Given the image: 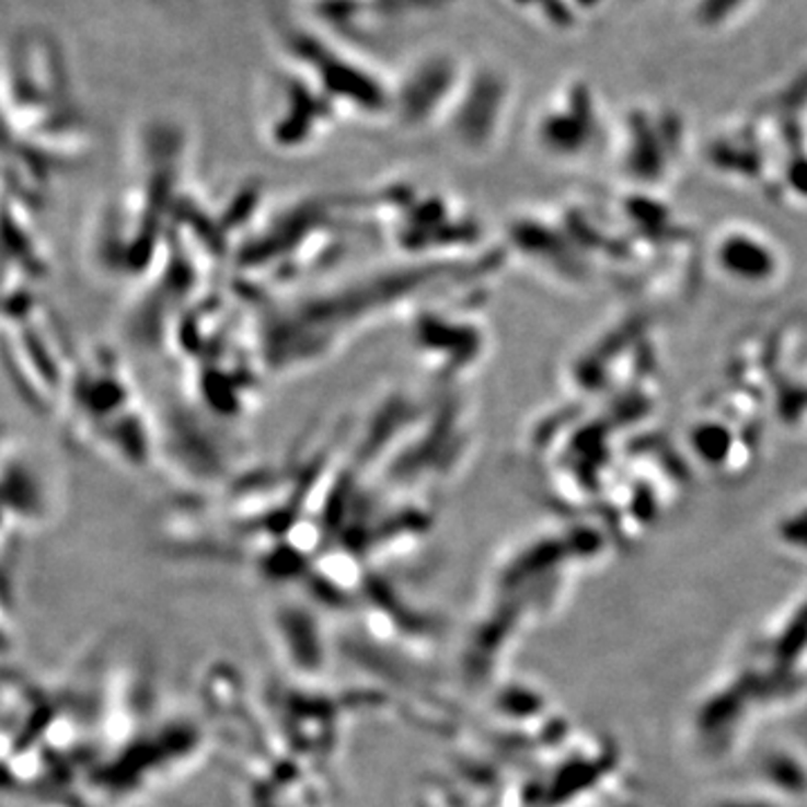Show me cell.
Here are the masks:
<instances>
[{
    "instance_id": "6da1fadb",
    "label": "cell",
    "mask_w": 807,
    "mask_h": 807,
    "mask_svg": "<svg viewBox=\"0 0 807 807\" xmlns=\"http://www.w3.org/2000/svg\"><path fill=\"white\" fill-rule=\"evenodd\" d=\"M3 90L8 130L21 141L19 153H45L55 141L61 153L77 147L81 117L74 102L72 72L59 38L41 25L16 27L5 43Z\"/></svg>"
},
{
    "instance_id": "7a4b0ae2",
    "label": "cell",
    "mask_w": 807,
    "mask_h": 807,
    "mask_svg": "<svg viewBox=\"0 0 807 807\" xmlns=\"http://www.w3.org/2000/svg\"><path fill=\"white\" fill-rule=\"evenodd\" d=\"M278 53L325 94L342 119L393 122V77L359 57L342 36L285 23L278 30Z\"/></svg>"
},
{
    "instance_id": "3957f363",
    "label": "cell",
    "mask_w": 807,
    "mask_h": 807,
    "mask_svg": "<svg viewBox=\"0 0 807 807\" xmlns=\"http://www.w3.org/2000/svg\"><path fill=\"white\" fill-rule=\"evenodd\" d=\"M261 130L267 147L301 153L342 119L325 94L292 64L278 59L261 88Z\"/></svg>"
},
{
    "instance_id": "277c9868",
    "label": "cell",
    "mask_w": 807,
    "mask_h": 807,
    "mask_svg": "<svg viewBox=\"0 0 807 807\" xmlns=\"http://www.w3.org/2000/svg\"><path fill=\"white\" fill-rule=\"evenodd\" d=\"M462 61L447 47H429L393 74V122L415 130L451 111L466 81Z\"/></svg>"
},
{
    "instance_id": "5b68a950",
    "label": "cell",
    "mask_w": 807,
    "mask_h": 807,
    "mask_svg": "<svg viewBox=\"0 0 807 807\" xmlns=\"http://www.w3.org/2000/svg\"><path fill=\"white\" fill-rule=\"evenodd\" d=\"M807 644V603L796 612V616L792 620L789 629L785 631V635L779 642V659L781 661H792Z\"/></svg>"
},
{
    "instance_id": "8992f818",
    "label": "cell",
    "mask_w": 807,
    "mask_h": 807,
    "mask_svg": "<svg viewBox=\"0 0 807 807\" xmlns=\"http://www.w3.org/2000/svg\"><path fill=\"white\" fill-rule=\"evenodd\" d=\"M768 774L787 792H800L805 787L803 770L794 761H789V758H774L768 768Z\"/></svg>"
},
{
    "instance_id": "52a82bcc",
    "label": "cell",
    "mask_w": 807,
    "mask_h": 807,
    "mask_svg": "<svg viewBox=\"0 0 807 807\" xmlns=\"http://www.w3.org/2000/svg\"><path fill=\"white\" fill-rule=\"evenodd\" d=\"M595 768H588V765H573L569 770H565V774L561 776V787L565 792V796L575 794L577 787H581L584 783H588L590 779H595Z\"/></svg>"
},
{
    "instance_id": "ba28073f",
    "label": "cell",
    "mask_w": 807,
    "mask_h": 807,
    "mask_svg": "<svg viewBox=\"0 0 807 807\" xmlns=\"http://www.w3.org/2000/svg\"><path fill=\"white\" fill-rule=\"evenodd\" d=\"M727 807H770V805H763V803H738V805H727Z\"/></svg>"
}]
</instances>
